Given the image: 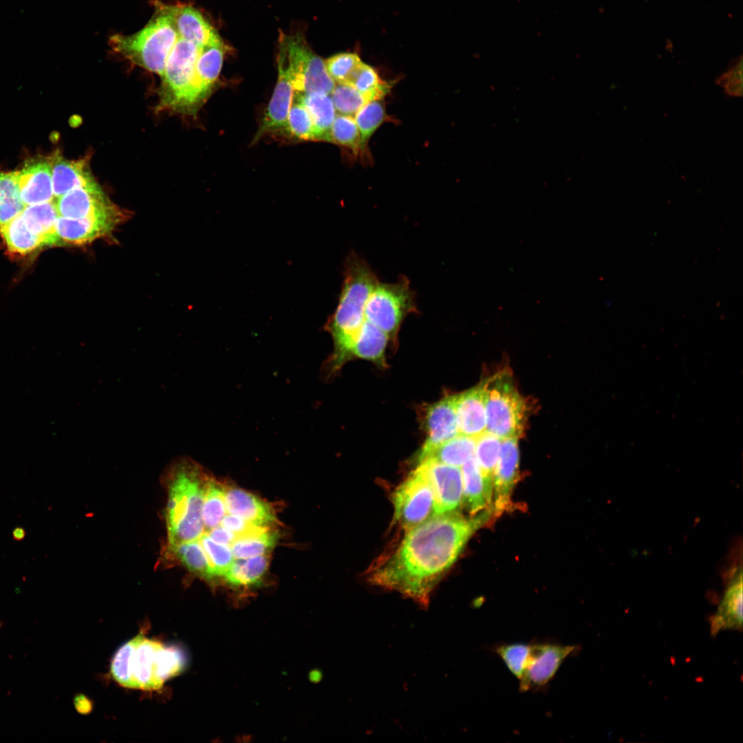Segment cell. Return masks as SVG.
I'll use <instances>...</instances> for the list:
<instances>
[{
	"label": "cell",
	"mask_w": 743,
	"mask_h": 743,
	"mask_svg": "<svg viewBox=\"0 0 743 743\" xmlns=\"http://www.w3.org/2000/svg\"><path fill=\"white\" fill-rule=\"evenodd\" d=\"M28 228L45 245L57 244L56 222L58 217L54 200L25 206L21 213Z\"/></svg>",
	"instance_id": "4316f807"
},
{
	"label": "cell",
	"mask_w": 743,
	"mask_h": 743,
	"mask_svg": "<svg viewBox=\"0 0 743 743\" xmlns=\"http://www.w3.org/2000/svg\"><path fill=\"white\" fill-rule=\"evenodd\" d=\"M285 131L293 137L314 140L313 124L309 113L294 96L288 113Z\"/></svg>",
	"instance_id": "bcb514c9"
},
{
	"label": "cell",
	"mask_w": 743,
	"mask_h": 743,
	"mask_svg": "<svg viewBox=\"0 0 743 743\" xmlns=\"http://www.w3.org/2000/svg\"><path fill=\"white\" fill-rule=\"evenodd\" d=\"M121 216L79 219L58 217L56 222L57 244H84L110 233Z\"/></svg>",
	"instance_id": "ac0fdd59"
},
{
	"label": "cell",
	"mask_w": 743,
	"mask_h": 743,
	"mask_svg": "<svg viewBox=\"0 0 743 743\" xmlns=\"http://www.w3.org/2000/svg\"><path fill=\"white\" fill-rule=\"evenodd\" d=\"M25 207L16 171H0V226L20 215Z\"/></svg>",
	"instance_id": "e575fe53"
},
{
	"label": "cell",
	"mask_w": 743,
	"mask_h": 743,
	"mask_svg": "<svg viewBox=\"0 0 743 743\" xmlns=\"http://www.w3.org/2000/svg\"><path fill=\"white\" fill-rule=\"evenodd\" d=\"M415 294L409 279L400 276L393 283H380L375 286L367 301L365 319L389 338H395L407 315L417 313Z\"/></svg>",
	"instance_id": "8992f818"
},
{
	"label": "cell",
	"mask_w": 743,
	"mask_h": 743,
	"mask_svg": "<svg viewBox=\"0 0 743 743\" xmlns=\"http://www.w3.org/2000/svg\"><path fill=\"white\" fill-rule=\"evenodd\" d=\"M742 61L739 65L731 67V70L723 74L718 80V83L724 87L726 92L733 96H741L742 94Z\"/></svg>",
	"instance_id": "c3c4849f"
},
{
	"label": "cell",
	"mask_w": 743,
	"mask_h": 743,
	"mask_svg": "<svg viewBox=\"0 0 743 743\" xmlns=\"http://www.w3.org/2000/svg\"><path fill=\"white\" fill-rule=\"evenodd\" d=\"M277 539V533L266 529L237 537L230 548L235 559L255 557L266 554L274 546Z\"/></svg>",
	"instance_id": "8d00e7d4"
},
{
	"label": "cell",
	"mask_w": 743,
	"mask_h": 743,
	"mask_svg": "<svg viewBox=\"0 0 743 743\" xmlns=\"http://www.w3.org/2000/svg\"><path fill=\"white\" fill-rule=\"evenodd\" d=\"M425 466L435 498L436 515L457 512L462 504V477L460 467L427 459Z\"/></svg>",
	"instance_id": "7c38bea8"
},
{
	"label": "cell",
	"mask_w": 743,
	"mask_h": 743,
	"mask_svg": "<svg viewBox=\"0 0 743 743\" xmlns=\"http://www.w3.org/2000/svg\"><path fill=\"white\" fill-rule=\"evenodd\" d=\"M501 439L485 431L475 438L474 457L484 478L486 491L492 501L493 492V475L499 457Z\"/></svg>",
	"instance_id": "f546056e"
},
{
	"label": "cell",
	"mask_w": 743,
	"mask_h": 743,
	"mask_svg": "<svg viewBox=\"0 0 743 743\" xmlns=\"http://www.w3.org/2000/svg\"><path fill=\"white\" fill-rule=\"evenodd\" d=\"M0 233L14 253L26 254L45 246L43 240L28 228L21 214L1 226Z\"/></svg>",
	"instance_id": "1f68e13d"
},
{
	"label": "cell",
	"mask_w": 743,
	"mask_h": 743,
	"mask_svg": "<svg viewBox=\"0 0 743 743\" xmlns=\"http://www.w3.org/2000/svg\"><path fill=\"white\" fill-rule=\"evenodd\" d=\"M286 65L295 94L321 92L330 95L335 87L325 63L298 35H284L281 39Z\"/></svg>",
	"instance_id": "ba28073f"
},
{
	"label": "cell",
	"mask_w": 743,
	"mask_h": 743,
	"mask_svg": "<svg viewBox=\"0 0 743 743\" xmlns=\"http://www.w3.org/2000/svg\"><path fill=\"white\" fill-rule=\"evenodd\" d=\"M524 673L519 680L521 692L545 690L564 661L577 654L578 645L553 641H532Z\"/></svg>",
	"instance_id": "30bf717a"
},
{
	"label": "cell",
	"mask_w": 743,
	"mask_h": 743,
	"mask_svg": "<svg viewBox=\"0 0 743 743\" xmlns=\"http://www.w3.org/2000/svg\"><path fill=\"white\" fill-rule=\"evenodd\" d=\"M186 663V656L180 647L162 643L155 653L154 661V675L160 687L167 680L181 674Z\"/></svg>",
	"instance_id": "836d02e7"
},
{
	"label": "cell",
	"mask_w": 743,
	"mask_h": 743,
	"mask_svg": "<svg viewBox=\"0 0 743 743\" xmlns=\"http://www.w3.org/2000/svg\"><path fill=\"white\" fill-rule=\"evenodd\" d=\"M198 466L182 460L171 469L166 510L169 545L197 540L205 532L202 521L204 487Z\"/></svg>",
	"instance_id": "3957f363"
},
{
	"label": "cell",
	"mask_w": 743,
	"mask_h": 743,
	"mask_svg": "<svg viewBox=\"0 0 743 743\" xmlns=\"http://www.w3.org/2000/svg\"><path fill=\"white\" fill-rule=\"evenodd\" d=\"M225 49L222 41L199 47L188 114L196 112L213 89L222 69Z\"/></svg>",
	"instance_id": "2e32d148"
},
{
	"label": "cell",
	"mask_w": 743,
	"mask_h": 743,
	"mask_svg": "<svg viewBox=\"0 0 743 743\" xmlns=\"http://www.w3.org/2000/svg\"><path fill=\"white\" fill-rule=\"evenodd\" d=\"M363 63L357 54L343 52L328 58L325 65L334 82L349 85Z\"/></svg>",
	"instance_id": "7bdbcfd3"
},
{
	"label": "cell",
	"mask_w": 743,
	"mask_h": 743,
	"mask_svg": "<svg viewBox=\"0 0 743 743\" xmlns=\"http://www.w3.org/2000/svg\"><path fill=\"white\" fill-rule=\"evenodd\" d=\"M199 47L192 42L178 38L161 77V108L188 114Z\"/></svg>",
	"instance_id": "52a82bcc"
},
{
	"label": "cell",
	"mask_w": 743,
	"mask_h": 743,
	"mask_svg": "<svg viewBox=\"0 0 743 743\" xmlns=\"http://www.w3.org/2000/svg\"><path fill=\"white\" fill-rule=\"evenodd\" d=\"M227 513L261 527L269 528L277 522L270 504L253 494L238 488L224 489Z\"/></svg>",
	"instance_id": "44dd1931"
},
{
	"label": "cell",
	"mask_w": 743,
	"mask_h": 743,
	"mask_svg": "<svg viewBox=\"0 0 743 743\" xmlns=\"http://www.w3.org/2000/svg\"><path fill=\"white\" fill-rule=\"evenodd\" d=\"M348 85L359 91L369 101L381 100L390 89L387 83L380 78L377 72L364 63L358 68Z\"/></svg>",
	"instance_id": "60d3db41"
},
{
	"label": "cell",
	"mask_w": 743,
	"mask_h": 743,
	"mask_svg": "<svg viewBox=\"0 0 743 743\" xmlns=\"http://www.w3.org/2000/svg\"><path fill=\"white\" fill-rule=\"evenodd\" d=\"M156 13L138 32L114 34L110 37L109 44L117 53L162 77L168 57L179 37L168 15L158 10Z\"/></svg>",
	"instance_id": "277c9868"
},
{
	"label": "cell",
	"mask_w": 743,
	"mask_h": 743,
	"mask_svg": "<svg viewBox=\"0 0 743 743\" xmlns=\"http://www.w3.org/2000/svg\"><path fill=\"white\" fill-rule=\"evenodd\" d=\"M52 167L54 197H58L79 187L98 185L89 169L87 160H69L59 153L49 157Z\"/></svg>",
	"instance_id": "7402d4cb"
},
{
	"label": "cell",
	"mask_w": 743,
	"mask_h": 743,
	"mask_svg": "<svg viewBox=\"0 0 743 743\" xmlns=\"http://www.w3.org/2000/svg\"><path fill=\"white\" fill-rule=\"evenodd\" d=\"M330 95L335 110L342 115L352 116L370 102L356 89L345 84L335 85Z\"/></svg>",
	"instance_id": "ee69618b"
},
{
	"label": "cell",
	"mask_w": 743,
	"mask_h": 743,
	"mask_svg": "<svg viewBox=\"0 0 743 743\" xmlns=\"http://www.w3.org/2000/svg\"><path fill=\"white\" fill-rule=\"evenodd\" d=\"M169 548L174 556L191 572L209 581L215 578L199 539L169 545Z\"/></svg>",
	"instance_id": "4dcf8cb0"
},
{
	"label": "cell",
	"mask_w": 743,
	"mask_h": 743,
	"mask_svg": "<svg viewBox=\"0 0 743 743\" xmlns=\"http://www.w3.org/2000/svg\"><path fill=\"white\" fill-rule=\"evenodd\" d=\"M461 472L462 503L468 512L473 516L489 509L492 501L487 495L483 476L474 456L462 466Z\"/></svg>",
	"instance_id": "d4e9b609"
},
{
	"label": "cell",
	"mask_w": 743,
	"mask_h": 743,
	"mask_svg": "<svg viewBox=\"0 0 743 743\" xmlns=\"http://www.w3.org/2000/svg\"><path fill=\"white\" fill-rule=\"evenodd\" d=\"M305 107L314 128V140L327 141L328 135L336 117L335 108L330 96L321 92L294 94Z\"/></svg>",
	"instance_id": "484cf974"
},
{
	"label": "cell",
	"mask_w": 743,
	"mask_h": 743,
	"mask_svg": "<svg viewBox=\"0 0 743 743\" xmlns=\"http://www.w3.org/2000/svg\"><path fill=\"white\" fill-rule=\"evenodd\" d=\"M16 174L20 196L25 206L54 200L49 158L30 160Z\"/></svg>",
	"instance_id": "d6986e66"
},
{
	"label": "cell",
	"mask_w": 743,
	"mask_h": 743,
	"mask_svg": "<svg viewBox=\"0 0 743 743\" xmlns=\"http://www.w3.org/2000/svg\"><path fill=\"white\" fill-rule=\"evenodd\" d=\"M475 449V438L457 434L434 449L424 460L431 459L461 467L474 456Z\"/></svg>",
	"instance_id": "d6a6232c"
},
{
	"label": "cell",
	"mask_w": 743,
	"mask_h": 743,
	"mask_svg": "<svg viewBox=\"0 0 743 743\" xmlns=\"http://www.w3.org/2000/svg\"><path fill=\"white\" fill-rule=\"evenodd\" d=\"M327 142L350 149L354 153L360 151V135L355 119L347 115L336 116Z\"/></svg>",
	"instance_id": "b9f144b4"
},
{
	"label": "cell",
	"mask_w": 743,
	"mask_h": 743,
	"mask_svg": "<svg viewBox=\"0 0 743 743\" xmlns=\"http://www.w3.org/2000/svg\"><path fill=\"white\" fill-rule=\"evenodd\" d=\"M58 217L72 219L124 216L99 185L79 187L54 200Z\"/></svg>",
	"instance_id": "8fae6325"
},
{
	"label": "cell",
	"mask_w": 743,
	"mask_h": 743,
	"mask_svg": "<svg viewBox=\"0 0 743 743\" xmlns=\"http://www.w3.org/2000/svg\"><path fill=\"white\" fill-rule=\"evenodd\" d=\"M455 414L459 434L476 438L486 431V396L483 381L456 395Z\"/></svg>",
	"instance_id": "ffe728a7"
},
{
	"label": "cell",
	"mask_w": 743,
	"mask_h": 743,
	"mask_svg": "<svg viewBox=\"0 0 743 743\" xmlns=\"http://www.w3.org/2000/svg\"><path fill=\"white\" fill-rule=\"evenodd\" d=\"M0 626H1V623H0Z\"/></svg>",
	"instance_id": "f5cc1de1"
},
{
	"label": "cell",
	"mask_w": 743,
	"mask_h": 743,
	"mask_svg": "<svg viewBox=\"0 0 743 743\" xmlns=\"http://www.w3.org/2000/svg\"><path fill=\"white\" fill-rule=\"evenodd\" d=\"M378 281L369 264L356 253L352 252L347 256L338 305L325 325L334 346L325 367L327 377L352 358V346L365 321L367 301Z\"/></svg>",
	"instance_id": "7a4b0ae2"
},
{
	"label": "cell",
	"mask_w": 743,
	"mask_h": 743,
	"mask_svg": "<svg viewBox=\"0 0 743 743\" xmlns=\"http://www.w3.org/2000/svg\"><path fill=\"white\" fill-rule=\"evenodd\" d=\"M455 398L456 395L446 396L428 408L426 415L427 436L419 453L418 462L426 459L440 445L459 434Z\"/></svg>",
	"instance_id": "e0dca14e"
},
{
	"label": "cell",
	"mask_w": 743,
	"mask_h": 743,
	"mask_svg": "<svg viewBox=\"0 0 743 743\" xmlns=\"http://www.w3.org/2000/svg\"><path fill=\"white\" fill-rule=\"evenodd\" d=\"M145 635L146 628L143 627L132 655L131 672L136 689L155 691L160 687L154 675L155 656L162 643L158 639L148 638Z\"/></svg>",
	"instance_id": "603a6c76"
},
{
	"label": "cell",
	"mask_w": 743,
	"mask_h": 743,
	"mask_svg": "<svg viewBox=\"0 0 743 743\" xmlns=\"http://www.w3.org/2000/svg\"><path fill=\"white\" fill-rule=\"evenodd\" d=\"M206 533L215 541L229 546H230L237 538V536L235 534L221 525L217 526Z\"/></svg>",
	"instance_id": "681fc988"
},
{
	"label": "cell",
	"mask_w": 743,
	"mask_h": 743,
	"mask_svg": "<svg viewBox=\"0 0 743 743\" xmlns=\"http://www.w3.org/2000/svg\"><path fill=\"white\" fill-rule=\"evenodd\" d=\"M492 514L486 509L466 518L454 512L426 520L406 531L396 548L372 568L369 581L427 606L442 577Z\"/></svg>",
	"instance_id": "6da1fadb"
},
{
	"label": "cell",
	"mask_w": 743,
	"mask_h": 743,
	"mask_svg": "<svg viewBox=\"0 0 743 743\" xmlns=\"http://www.w3.org/2000/svg\"><path fill=\"white\" fill-rule=\"evenodd\" d=\"M215 577H223L235 560L230 546L213 540L206 532L199 539Z\"/></svg>",
	"instance_id": "f6af8a7d"
},
{
	"label": "cell",
	"mask_w": 743,
	"mask_h": 743,
	"mask_svg": "<svg viewBox=\"0 0 743 743\" xmlns=\"http://www.w3.org/2000/svg\"><path fill=\"white\" fill-rule=\"evenodd\" d=\"M389 338L385 332L365 319L352 346L351 356L385 367V352Z\"/></svg>",
	"instance_id": "83f0119b"
},
{
	"label": "cell",
	"mask_w": 743,
	"mask_h": 743,
	"mask_svg": "<svg viewBox=\"0 0 743 743\" xmlns=\"http://www.w3.org/2000/svg\"><path fill=\"white\" fill-rule=\"evenodd\" d=\"M226 513L224 488L217 482L208 479L205 483L202 505V521L205 532L220 525Z\"/></svg>",
	"instance_id": "d590c367"
},
{
	"label": "cell",
	"mask_w": 743,
	"mask_h": 743,
	"mask_svg": "<svg viewBox=\"0 0 743 743\" xmlns=\"http://www.w3.org/2000/svg\"><path fill=\"white\" fill-rule=\"evenodd\" d=\"M74 705L76 710L82 714H87L92 709L91 701L82 694L76 696L74 698Z\"/></svg>",
	"instance_id": "f907efd6"
},
{
	"label": "cell",
	"mask_w": 743,
	"mask_h": 743,
	"mask_svg": "<svg viewBox=\"0 0 743 743\" xmlns=\"http://www.w3.org/2000/svg\"><path fill=\"white\" fill-rule=\"evenodd\" d=\"M220 525L235 534L237 537L268 529V528L253 525L238 516L229 513L223 517Z\"/></svg>",
	"instance_id": "7dc6e473"
},
{
	"label": "cell",
	"mask_w": 743,
	"mask_h": 743,
	"mask_svg": "<svg viewBox=\"0 0 743 743\" xmlns=\"http://www.w3.org/2000/svg\"><path fill=\"white\" fill-rule=\"evenodd\" d=\"M266 554L235 559L222 577L225 581L234 587H249L259 583L268 566Z\"/></svg>",
	"instance_id": "f1b7e54d"
},
{
	"label": "cell",
	"mask_w": 743,
	"mask_h": 743,
	"mask_svg": "<svg viewBox=\"0 0 743 743\" xmlns=\"http://www.w3.org/2000/svg\"><path fill=\"white\" fill-rule=\"evenodd\" d=\"M294 89L285 54L280 47L278 57V78L261 125L253 138L255 143L268 133L286 129L288 113L294 98Z\"/></svg>",
	"instance_id": "9a60e30c"
},
{
	"label": "cell",
	"mask_w": 743,
	"mask_h": 743,
	"mask_svg": "<svg viewBox=\"0 0 743 743\" xmlns=\"http://www.w3.org/2000/svg\"><path fill=\"white\" fill-rule=\"evenodd\" d=\"M394 520L405 531L435 516L433 489L423 464L419 463L393 495Z\"/></svg>",
	"instance_id": "9c48e42d"
},
{
	"label": "cell",
	"mask_w": 743,
	"mask_h": 743,
	"mask_svg": "<svg viewBox=\"0 0 743 743\" xmlns=\"http://www.w3.org/2000/svg\"><path fill=\"white\" fill-rule=\"evenodd\" d=\"M355 115L360 135L361 151L363 152L369 139L385 120V109L380 100H376L366 103Z\"/></svg>",
	"instance_id": "ab89813d"
},
{
	"label": "cell",
	"mask_w": 743,
	"mask_h": 743,
	"mask_svg": "<svg viewBox=\"0 0 743 743\" xmlns=\"http://www.w3.org/2000/svg\"><path fill=\"white\" fill-rule=\"evenodd\" d=\"M156 10L168 15L179 38L198 47L222 42L215 30L205 20L201 12L186 4H165L155 1Z\"/></svg>",
	"instance_id": "5bb4252c"
},
{
	"label": "cell",
	"mask_w": 743,
	"mask_h": 743,
	"mask_svg": "<svg viewBox=\"0 0 743 743\" xmlns=\"http://www.w3.org/2000/svg\"><path fill=\"white\" fill-rule=\"evenodd\" d=\"M519 455L517 438L501 439L499 457L493 475L494 516L511 507L512 492L517 480Z\"/></svg>",
	"instance_id": "4fadbf2b"
},
{
	"label": "cell",
	"mask_w": 743,
	"mask_h": 743,
	"mask_svg": "<svg viewBox=\"0 0 743 743\" xmlns=\"http://www.w3.org/2000/svg\"><path fill=\"white\" fill-rule=\"evenodd\" d=\"M530 647V643H505L495 645L493 650L512 675L519 680L524 673Z\"/></svg>",
	"instance_id": "f35d334b"
},
{
	"label": "cell",
	"mask_w": 743,
	"mask_h": 743,
	"mask_svg": "<svg viewBox=\"0 0 743 743\" xmlns=\"http://www.w3.org/2000/svg\"><path fill=\"white\" fill-rule=\"evenodd\" d=\"M742 576L736 577L728 588L717 613L711 618V634L724 629H741L743 621Z\"/></svg>",
	"instance_id": "cb8c5ba5"
},
{
	"label": "cell",
	"mask_w": 743,
	"mask_h": 743,
	"mask_svg": "<svg viewBox=\"0 0 743 743\" xmlns=\"http://www.w3.org/2000/svg\"><path fill=\"white\" fill-rule=\"evenodd\" d=\"M26 536L25 530L21 526L14 528L12 532V539L15 541H20L25 539Z\"/></svg>",
	"instance_id": "816d5d0a"
},
{
	"label": "cell",
	"mask_w": 743,
	"mask_h": 743,
	"mask_svg": "<svg viewBox=\"0 0 743 743\" xmlns=\"http://www.w3.org/2000/svg\"><path fill=\"white\" fill-rule=\"evenodd\" d=\"M486 396V430L500 439L521 437L530 407L515 388L511 372L505 369L483 380Z\"/></svg>",
	"instance_id": "5b68a950"
},
{
	"label": "cell",
	"mask_w": 743,
	"mask_h": 743,
	"mask_svg": "<svg viewBox=\"0 0 743 743\" xmlns=\"http://www.w3.org/2000/svg\"><path fill=\"white\" fill-rule=\"evenodd\" d=\"M142 629L136 636L124 643L114 654L110 665V674L120 686L136 689L131 672V658L141 636Z\"/></svg>",
	"instance_id": "74e56055"
}]
</instances>
